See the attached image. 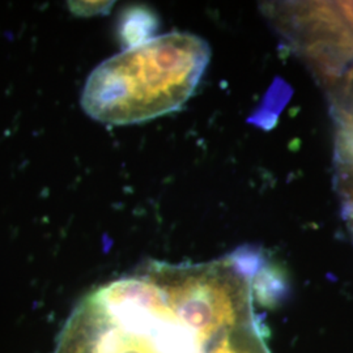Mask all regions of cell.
Masks as SVG:
<instances>
[{"instance_id": "cell-1", "label": "cell", "mask_w": 353, "mask_h": 353, "mask_svg": "<svg viewBox=\"0 0 353 353\" xmlns=\"http://www.w3.org/2000/svg\"><path fill=\"white\" fill-rule=\"evenodd\" d=\"M210 59V45L192 33L144 39L92 71L81 108L92 119L110 126L156 119L188 102Z\"/></svg>"}, {"instance_id": "cell-2", "label": "cell", "mask_w": 353, "mask_h": 353, "mask_svg": "<svg viewBox=\"0 0 353 353\" xmlns=\"http://www.w3.org/2000/svg\"><path fill=\"white\" fill-rule=\"evenodd\" d=\"M262 10L326 90L352 65L353 1H272Z\"/></svg>"}, {"instance_id": "cell-3", "label": "cell", "mask_w": 353, "mask_h": 353, "mask_svg": "<svg viewBox=\"0 0 353 353\" xmlns=\"http://www.w3.org/2000/svg\"><path fill=\"white\" fill-rule=\"evenodd\" d=\"M54 353H161L144 318L100 287L67 319Z\"/></svg>"}, {"instance_id": "cell-4", "label": "cell", "mask_w": 353, "mask_h": 353, "mask_svg": "<svg viewBox=\"0 0 353 353\" xmlns=\"http://www.w3.org/2000/svg\"><path fill=\"white\" fill-rule=\"evenodd\" d=\"M335 189L341 199L343 219L353 241V118H335Z\"/></svg>"}, {"instance_id": "cell-5", "label": "cell", "mask_w": 353, "mask_h": 353, "mask_svg": "<svg viewBox=\"0 0 353 353\" xmlns=\"http://www.w3.org/2000/svg\"><path fill=\"white\" fill-rule=\"evenodd\" d=\"M207 353H272L265 341L259 321L230 328L220 335Z\"/></svg>"}, {"instance_id": "cell-6", "label": "cell", "mask_w": 353, "mask_h": 353, "mask_svg": "<svg viewBox=\"0 0 353 353\" xmlns=\"http://www.w3.org/2000/svg\"><path fill=\"white\" fill-rule=\"evenodd\" d=\"M334 118H353V64L327 89Z\"/></svg>"}]
</instances>
